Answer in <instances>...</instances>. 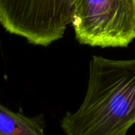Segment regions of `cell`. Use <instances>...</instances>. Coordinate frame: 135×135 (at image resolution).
Wrapping results in <instances>:
<instances>
[{
  "label": "cell",
  "mask_w": 135,
  "mask_h": 135,
  "mask_svg": "<svg viewBox=\"0 0 135 135\" xmlns=\"http://www.w3.org/2000/svg\"><path fill=\"white\" fill-rule=\"evenodd\" d=\"M71 25L81 44L126 47L135 39V0H74Z\"/></svg>",
  "instance_id": "7a4b0ae2"
},
{
  "label": "cell",
  "mask_w": 135,
  "mask_h": 135,
  "mask_svg": "<svg viewBox=\"0 0 135 135\" xmlns=\"http://www.w3.org/2000/svg\"><path fill=\"white\" fill-rule=\"evenodd\" d=\"M74 0H0V21L10 34L33 45L48 46L71 24Z\"/></svg>",
  "instance_id": "3957f363"
},
{
  "label": "cell",
  "mask_w": 135,
  "mask_h": 135,
  "mask_svg": "<svg viewBox=\"0 0 135 135\" xmlns=\"http://www.w3.org/2000/svg\"><path fill=\"white\" fill-rule=\"evenodd\" d=\"M135 123V59L93 56L84 100L61 120L65 135H127Z\"/></svg>",
  "instance_id": "6da1fadb"
},
{
  "label": "cell",
  "mask_w": 135,
  "mask_h": 135,
  "mask_svg": "<svg viewBox=\"0 0 135 135\" xmlns=\"http://www.w3.org/2000/svg\"><path fill=\"white\" fill-rule=\"evenodd\" d=\"M44 117H28L22 112H13L0 105V135H46Z\"/></svg>",
  "instance_id": "277c9868"
}]
</instances>
